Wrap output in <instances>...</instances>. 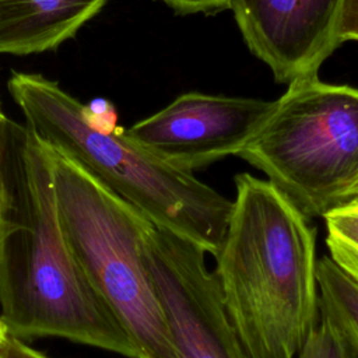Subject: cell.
<instances>
[{
  "label": "cell",
  "instance_id": "2",
  "mask_svg": "<svg viewBox=\"0 0 358 358\" xmlns=\"http://www.w3.org/2000/svg\"><path fill=\"white\" fill-rule=\"evenodd\" d=\"M214 275L249 358H296L319 322L316 229L274 185L235 176Z\"/></svg>",
  "mask_w": 358,
  "mask_h": 358
},
{
  "label": "cell",
  "instance_id": "7",
  "mask_svg": "<svg viewBox=\"0 0 358 358\" xmlns=\"http://www.w3.org/2000/svg\"><path fill=\"white\" fill-rule=\"evenodd\" d=\"M275 101L186 92L124 133L168 164L187 172L238 155Z\"/></svg>",
  "mask_w": 358,
  "mask_h": 358
},
{
  "label": "cell",
  "instance_id": "13",
  "mask_svg": "<svg viewBox=\"0 0 358 358\" xmlns=\"http://www.w3.org/2000/svg\"><path fill=\"white\" fill-rule=\"evenodd\" d=\"M336 34L340 45L347 41H358V0H341Z\"/></svg>",
  "mask_w": 358,
  "mask_h": 358
},
{
  "label": "cell",
  "instance_id": "4",
  "mask_svg": "<svg viewBox=\"0 0 358 358\" xmlns=\"http://www.w3.org/2000/svg\"><path fill=\"white\" fill-rule=\"evenodd\" d=\"M52 155L60 222L91 287L140 358H176L147 260L152 222L73 162Z\"/></svg>",
  "mask_w": 358,
  "mask_h": 358
},
{
  "label": "cell",
  "instance_id": "3",
  "mask_svg": "<svg viewBox=\"0 0 358 358\" xmlns=\"http://www.w3.org/2000/svg\"><path fill=\"white\" fill-rule=\"evenodd\" d=\"M8 91L25 126L103 187L138 210L157 228L215 255L232 200L134 140L124 129L105 131L88 122L83 103L41 74L13 73Z\"/></svg>",
  "mask_w": 358,
  "mask_h": 358
},
{
  "label": "cell",
  "instance_id": "9",
  "mask_svg": "<svg viewBox=\"0 0 358 358\" xmlns=\"http://www.w3.org/2000/svg\"><path fill=\"white\" fill-rule=\"evenodd\" d=\"M108 0H0V53L29 55L59 46Z\"/></svg>",
  "mask_w": 358,
  "mask_h": 358
},
{
  "label": "cell",
  "instance_id": "12",
  "mask_svg": "<svg viewBox=\"0 0 358 358\" xmlns=\"http://www.w3.org/2000/svg\"><path fill=\"white\" fill-rule=\"evenodd\" d=\"M296 358H355L333 326L319 316Z\"/></svg>",
  "mask_w": 358,
  "mask_h": 358
},
{
  "label": "cell",
  "instance_id": "14",
  "mask_svg": "<svg viewBox=\"0 0 358 358\" xmlns=\"http://www.w3.org/2000/svg\"><path fill=\"white\" fill-rule=\"evenodd\" d=\"M84 115L88 119L91 124L95 127L105 130V131H112L116 127V112L113 105L102 98L91 101L88 105H83Z\"/></svg>",
  "mask_w": 358,
  "mask_h": 358
},
{
  "label": "cell",
  "instance_id": "11",
  "mask_svg": "<svg viewBox=\"0 0 358 358\" xmlns=\"http://www.w3.org/2000/svg\"><path fill=\"white\" fill-rule=\"evenodd\" d=\"M323 218L330 259L358 284V203L340 206Z\"/></svg>",
  "mask_w": 358,
  "mask_h": 358
},
{
  "label": "cell",
  "instance_id": "10",
  "mask_svg": "<svg viewBox=\"0 0 358 358\" xmlns=\"http://www.w3.org/2000/svg\"><path fill=\"white\" fill-rule=\"evenodd\" d=\"M317 287L320 317L333 326L358 358V284L323 256L317 259Z\"/></svg>",
  "mask_w": 358,
  "mask_h": 358
},
{
  "label": "cell",
  "instance_id": "19",
  "mask_svg": "<svg viewBox=\"0 0 358 358\" xmlns=\"http://www.w3.org/2000/svg\"><path fill=\"white\" fill-rule=\"evenodd\" d=\"M348 203H358V186L354 189V192H352V194H351ZM348 203H347V204H348Z\"/></svg>",
  "mask_w": 358,
  "mask_h": 358
},
{
  "label": "cell",
  "instance_id": "1",
  "mask_svg": "<svg viewBox=\"0 0 358 358\" xmlns=\"http://www.w3.org/2000/svg\"><path fill=\"white\" fill-rule=\"evenodd\" d=\"M1 168L0 320L7 333L21 340L60 337L140 358L66 239L52 150L7 116L1 126Z\"/></svg>",
  "mask_w": 358,
  "mask_h": 358
},
{
  "label": "cell",
  "instance_id": "17",
  "mask_svg": "<svg viewBox=\"0 0 358 358\" xmlns=\"http://www.w3.org/2000/svg\"><path fill=\"white\" fill-rule=\"evenodd\" d=\"M6 115L1 112L0 108V204L3 200V168H1V126H3V120H4Z\"/></svg>",
  "mask_w": 358,
  "mask_h": 358
},
{
  "label": "cell",
  "instance_id": "5",
  "mask_svg": "<svg viewBox=\"0 0 358 358\" xmlns=\"http://www.w3.org/2000/svg\"><path fill=\"white\" fill-rule=\"evenodd\" d=\"M305 217H324L358 186V88L315 77L284 95L238 152Z\"/></svg>",
  "mask_w": 358,
  "mask_h": 358
},
{
  "label": "cell",
  "instance_id": "16",
  "mask_svg": "<svg viewBox=\"0 0 358 358\" xmlns=\"http://www.w3.org/2000/svg\"><path fill=\"white\" fill-rule=\"evenodd\" d=\"M0 358H48L27 345L21 338L7 336L0 347Z\"/></svg>",
  "mask_w": 358,
  "mask_h": 358
},
{
  "label": "cell",
  "instance_id": "18",
  "mask_svg": "<svg viewBox=\"0 0 358 358\" xmlns=\"http://www.w3.org/2000/svg\"><path fill=\"white\" fill-rule=\"evenodd\" d=\"M8 336V333H7V330H6V327H4V324L1 323V320H0V347H1V344H3V341L6 340V337Z\"/></svg>",
  "mask_w": 358,
  "mask_h": 358
},
{
  "label": "cell",
  "instance_id": "8",
  "mask_svg": "<svg viewBox=\"0 0 358 358\" xmlns=\"http://www.w3.org/2000/svg\"><path fill=\"white\" fill-rule=\"evenodd\" d=\"M341 0H234L239 31L250 52L278 83L315 77L340 46L336 27Z\"/></svg>",
  "mask_w": 358,
  "mask_h": 358
},
{
  "label": "cell",
  "instance_id": "6",
  "mask_svg": "<svg viewBox=\"0 0 358 358\" xmlns=\"http://www.w3.org/2000/svg\"><path fill=\"white\" fill-rule=\"evenodd\" d=\"M147 260L176 358H249L200 246L152 225Z\"/></svg>",
  "mask_w": 358,
  "mask_h": 358
},
{
  "label": "cell",
  "instance_id": "15",
  "mask_svg": "<svg viewBox=\"0 0 358 358\" xmlns=\"http://www.w3.org/2000/svg\"><path fill=\"white\" fill-rule=\"evenodd\" d=\"M179 14L215 13L231 8L234 0H159Z\"/></svg>",
  "mask_w": 358,
  "mask_h": 358
}]
</instances>
